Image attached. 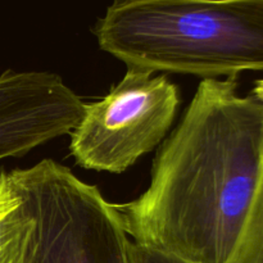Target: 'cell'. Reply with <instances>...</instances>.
Returning a JSON list of instances; mask_svg holds the SVG:
<instances>
[{
	"mask_svg": "<svg viewBox=\"0 0 263 263\" xmlns=\"http://www.w3.org/2000/svg\"><path fill=\"white\" fill-rule=\"evenodd\" d=\"M204 79L154 158L148 189L115 204L134 243L192 263H233L263 179V104Z\"/></svg>",
	"mask_w": 263,
	"mask_h": 263,
	"instance_id": "obj_1",
	"label": "cell"
},
{
	"mask_svg": "<svg viewBox=\"0 0 263 263\" xmlns=\"http://www.w3.org/2000/svg\"><path fill=\"white\" fill-rule=\"evenodd\" d=\"M92 31L131 69L203 80L263 71V0H112Z\"/></svg>",
	"mask_w": 263,
	"mask_h": 263,
	"instance_id": "obj_2",
	"label": "cell"
},
{
	"mask_svg": "<svg viewBox=\"0 0 263 263\" xmlns=\"http://www.w3.org/2000/svg\"><path fill=\"white\" fill-rule=\"evenodd\" d=\"M7 175L35 218L28 263H131V240L97 186L53 159Z\"/></svg>",
	"mask_w": 263,
	"mask_h": 263,
	"instance_id": "obj_3",
	"label": "cell"
},
{
	"mask_svg": "<svg viewBox=\"0 0 263 263\" xmlns=\"http://www.w3.org/2000/svg\"><path fill=\"white\" fill-rule=\"evenodd\" d=\"M152 74L128 68L103 99L85 104L69 143L79 166L121 174L162 143L180 104L179 89Z\"/></svg>",
	"mask_w": 263,
	"mask_h": 263,
	"instance_id": "obj_4",
	"label": "cell"
},
{
	"mask_svg": "<svg viewBox=\"0 0 263 263\" xmlns=\"http://www.w3.org/2000/svg\"><path fill=\"white\" fill-rule=\"evenodd\" d=\"M84 110L81 98L58 74L5 71L0 74V161L71 134Z\"/></svg>",
	"mask_w": 263,
	"mask_h": 263,
	"instance_id": "obj_5",
	"label": "cell"
},
{
	"mask_svg": "<svg viewBox=\"0 0 263 263\" xmlns=\"http://www.w3.org/2000/svg\"><path fill=\"white\" fill-rule=\"evenodd\" d=\"M35 229V218L21 198L17 207L0 216V263H28Z\"/></svg>",
	"mask_w": 263,
	"mask_h": 263,
	"instance_id": "obj_6",
	"label": "cell"
},
{
	"mask_svg": "<svg viewBox=\"0 0 263 263\" xmlns=\"http://www.w3.org/2000/svg\"><path fill=\"white\" fill-rule=\"evenodd\" d=\"M233 263H263V179Z\"/></svg>",
	"mask_w": 263,
	"mask_h": 263,
	"instance_id": "obj_7",
	"label": "cell"
},
{
	"mask_svg": "<svg viewBox=\"0 0 263 263\" xmlns=\"http://www.w3.org/2000/svg\"><path fill=\"white\" fill-rule=\"evenodd\" d=\"M130 258L131 263H192L134 241L130 244Z\"/></svg>",
	"mask_w": 263,
	"mask_h": 263,
	"instance_id": "obj_8",
	"label": "cell"
},
{
	"mask_svg": "<svg viewBox=\"0 0 263 263\" xmlns=\"http://www.w3.org/2000/svg\"><path fill=\"white\" fill-rule=\"evenodd\" d=\"M20 202L21 197L10 184L7 172H2L0 174V216L17 207Z\"/></svg>",
	"mask_w": 263,
	"mask_h": 263,
	"instance_id": "obj_9",
	"label": "cell"
},
{
	"mask_svg": "<svg viewBox=\"0 0 263 263\" xmlns=\"http://www.w3.org/2000/svg\"><path fill=\"white\" fill-rule=\"evenodd\" d=\"M252 97L256 98L258 102H261L263 104V80H258V81L256 82V85H254L253 87V94H252Z\"/></svg>",
	"mask_w": 263,
	"mask_h": 263,
	"instance_id": "obj_10",
	"label": "cell"
}]
</instances>
